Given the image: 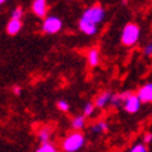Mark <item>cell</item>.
<instances>
[{
	"instance_id": "9c48e42d",
	"label": "cell",
	"mask_w": 152,
	"mask_h": 152,
	"mask_svg": "<svg viewBox=\"0 0 152 152\" xmlns=\"http://www.w3.org/2000/svg\"><path fill=\"white\" fill-rule=\"evenodd\" d=\"M23 28V21L21 20H10L6 25V32L9 35H17Z\"/></svg>"
},
{
	"instance_id": "7c38bea8",
	"label": "cell",
	"mask_w": 152,
	"mask_h": 152,
	"mask_svg": "<svg viewBox=\"0 0 152 152\" xmlns=\"http://www.w3.org/2000/svg\"><path fill=\"white\" fill-rule=\"evenodd\" d=\"M50 137H52V129L50 127L43 126V127L39 129V131H38V138H39V141H41L42 144L50 142Z\"/></svg>"
},
{
	"instance_id": "44dd1931",
	"label": "cell",
	"mask_w": 152,
	"mask_h": 152,
	"mask_svg": "<svg viewBox=\"0 0 152 152\" xmlns=\"http://www.w3.org/2000/svg\"><path fill=\"white\" fill-rule=\"evenodd\" d=\"M142 141H144V144H145V145H147V144H149V142H152V133H145V134H144Z\"/></svg>"
},
{
	"instance_id": "ffe728a7",
	"label": "cell",
	"mask_w": 152,
	"mask_h": 152,
	"mask_svg": "<svg viewBox=\"0 0 152 152\" xmlns=\"http://www.w3.org/2000/svg\"><path fill=\"white\" fill-rule=\"evenodd\" d=\"M144 55L145 56H152V42L151 43H148V45H145V48H144Z\"/></svg>"
},
{
	"instance_id": "30bf717a",
	"label": "cell",
	"mask_w": 152,
	"mask_h": 152,
	"mask_svg": "<svg viewBox=\"0 0 152 152\" xmlns=\"http://www.w3.org/2000/svg\"><path fill=\"white\" fill-rule=\"evenodd\" d=\"M131 95V92L129 91H126V92H120V94H113V96H112V101H110V105L115 106V107H119L120 105L123 106L124 105L126 99Z\"/></svg>"
},
{
	"instance_id": "6da1fadb",
	"label": "cell",
	"mask_w": 152,
	"mask_h": 152,
	"mask_svg": "<svg viewBox=\"0 0 152 152\" xmlns=\"http://www.w3.org/2000/svg\"><path fill=\"white\" fill-rule=\"evenodd\" d=\"M85 144V137L81 131H73L70 133L61 142V151L63 152H78Z\"/></svg>"
},
{
	"instance_id": "7402d4cb",
	"label": "cell",
	"mask_w": 152,
	"mask_h": 152,
	"mask_svg": "<svg viewBox=\"0 0 152 152\" xmlns=\"http://www.w3.org/2000/svg\"><path fill=\"white\" fill-rule=\"evenodd\" d=\"M13 92L15 94V95H20V94H21V88H20L18 85H15V87L13 88Z\"/></svg>"
},
{
	"instance_id": "9a60e30c",
	"label": "cell",
	"mask_w": 152,
	"mask_h": 152,
	"mask_svg": "<svg viewBox=\"0 0 152 152\" xmlns=\"http://www.w3.org/2000/svg\"><path fill=\"white\" fill-rule=\"evenodd\" d=\"M37 152H57V147L53 142H45L39 145Z\"/></svg>"
},
{
	"instance_id": "5bb4252c",
	"label": "cell",
	"mask_w": 152,
	"mask_h": 152,
	"mask_svg": "<svg viewBox=\"0 0 152 152\" xmlns=\"http://www.w3.org/2000/svg\"><path fill=\"white\" fill-rule=\"evenodd\" d=\"M107 129H109V126H107V123L106 121H103V120H101V121H98V123H95V124L91 127V131L92 133H106L107 131Z\"/></svg>"
},
{
	"instance_id": "52a82bcc",
	"label": "cell",
	"mask_w": 152,
	"mask_h": 152,
	"mask_svg": "<svg viewBox=\"0 0 152 152\" xmlns=\"http://www.w3.org/2000/svg\"><path fill=\"white\" fill-rule=\"evenodd\" d=\"M137 95H138L140 101L142 102V103H151L152 102V83H148L145 85H142L138 89Z\"/></svg>"
},
{
	"instance_id": "5b68a950",
	"label": "cell",
	"mask_w": 152,
	"mask_h": 152,
	"mask_svg": "<svg viewBox=\"0 0 152 152\" xmlns=\"http://www.w3.org/2000/svg\"><path fill=\"white\" fill-rule=\"evenodd\" d=\"M141 103L142 102L140 101V98L137 94H131L127 99H126L124 105H123V107H124V110L127 112V113H137V112L140 110V107H141Z\"/></svg>"
},
{
	"instance_id": "3957f363",
	"label": "cell",
	"mask_w": 152,
	"mask_h": 152,
	"mask_svg": "<svg viewBox=\"0 0 152 152\" xmlns=\"http://www.w3.org/2000/svg\"><path fill=\"white\" fill-rule=\"evenodd\" d=\"M140 34H141V29H140L137 24L134 23L126 24L124 28H123V32H121V43L124 46H133V45H135L138 42Z\"/></svg>"
},
{
	"instance_id": "7a4b0ae2",
	"label": "cell",
	"mask_w": 152,
	"mask_h": 152,
	"mask_svg": "<svg viewBox=\"0 0 152 152\" xmlns=\"http://www.w3.org/2000/svg\"><path fill=\"white\" fill-rule=\"evenodd\" d=\"M105 15H106V11L101 4H94L84 11L83 15H81V18H80V21L92 24V25H96L98 27V25L105 20Z\"/></svg>"
},
{
	"instance_id": "ac0fdd59",
	"label": "cell",
	"mask_w": 152,
	"mask_h": 152,
	"mask_svg": "<svg viewBox=\"0 0 152 152\" xmlns=\"http://www.w3.org/2000/svg\"><path fill=\"white\" fill-rule=\"evenodd\" d=\"M56 106H57V109L61 112H67L70 109V105H69V102L64 101V99H60V101L56 102Z\"/></svg>"
},
{
	"instance_id": "8992f818",
	"label": "cell",
	"mask_w": 152,
	"mask_h": 152,
	"mask_svg": "<svg viewBox=\"0 0 152 152\" xmlns=\"http://www.w3.org/2000/svg\"><path fill=\"white\" fill-rule=\"evenodd\" d=\"M31 10L32 13L39 17V18H46L48 10H49V6H48V0H34L32 6H31Z\"/></svg>"
},
{
	"instance_id": "603a6c76",
	"label": "cell",
	"mask_w": 152,
	"mask_h": 152,
	"mask_svg": "<svg viewBox=\"0 0 152 152\" xmlns=\"http://www.w3.org/2000/svg\"><path fill=\"white\" fill-rule=\"evenodd\" d=\"M6 1H7V0H0V6H1V4H4Z\"/></svg>"
},
{
	"instance_id": "4fadbf2b",
	"label": "cell",
	"mask_w": 152,
	"mask_h": 152,
	"mask_svg": "<svg viewBox=\"0 0 152 152\" xmlns=\"http://www.w3.org/2000/svg\"><path fill=\"white\" fill-rule=\"evenodd\" d=\"M85 116L81 115V116H75L73 120H71V129L74 131H81V130L85 127Z\"/></svg>"
},
{
	"instance_id": "277c9868",
	"label": "cell",
	"mask_w": 152,
	"mask_h": 152,
	"mask_svg": "<svg viewBox=\"0 0 152 152\" xmlns=\"http://www.w3.org/2000/svg\"><path fill=\"white\" fill-rule=\"evenodd\" d=\"M63 27V23L59 17L56 15H49L43 20V24H42V31L45 34H57Z\"/></svg>"
},
{
	"instance_id": "2e32d148",
	"label": "cell",
	"mask_w": 152,
	"mask_h": 152,
	"mask_svg": "<svg viewBox=\"0 0 152 152\" xmlns=\"http://www.w3.org/2000/svg\"><path fill=\"white\" fill-rule=\"evenodd\" d=\"M95 109H96V107H95V103H94V102H87L85 106H84V113L83 115L85 116V117H89V116H92V113H94Z\"/></svg>"
},
{
	"instance_id": "d6986e66",
	"label": "cell",
	"mask_w": 152,
	"mask_h": 152,
	"mask_svg": "<svg viewBox=\"0 0 152 152\" xmlns=\"http://www.w3.org/2000/svg\"><path fill=\"white\" fill-rule=\"evenodd\" d=\"M130 152H148L147 149V145L145 144H135L131 149H130Z\"/></svg>"
},
{
	"instance_id": "ba28073f",
	"label": "cell",
	"mask_w": 152,
	"mask_h": 152,
	"mask_svg": "<svg viewBox=\"0 0 152 152\" xmlns=\"http://www.w3.org/2000/svg\"><path fill=\"white\" fill-rule=\"evenodd\" d=\"M112 96H113V94L109 92V91H103V92H101L96 98H95V101H94L95 107H98V109H103L106 105L110 103Z\"/></svg>"
},
{
	"instance_id": "8fae6325",
	"label": "cell",
	"mask_w": 152,
	"mask_h": 152,
	"mask_svg": "<svg viewBox=\"0 0 152 152\" xmlns=\"http://www.w3.org/2000/svg\"><path fill=\"white\" fill-rule=\"evenodd\" d=\"M87 60H88V64L91 66V67H96L99 64V49L98 48L89 49L87 55Z\"/></svg>"
},
{
	"instance_id": "e0dca14e",
	"label": "cell",
	"mask_w": 152,
	"mask_h": 152,
	"mask_svg": "<svg viewBox=\"0 0 152 152\" xmlns=\"http://www.w3.org/2000/svg\"><path fill=\"white\" fill-rule=\"evenodd\" d=\"M23 15H24V10L20 6L11 11V20H23Z\"/></svg>"
}]
</instances>
